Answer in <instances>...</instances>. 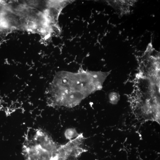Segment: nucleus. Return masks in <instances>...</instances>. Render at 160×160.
I'll return each mask as SVG.
<instances>
[{
    "label": "nucleus",
    "mask_w": 160,
    "mask_h": 160,
    "mask_svg": "<svg viewBox=\"0 0 160 160\" xmlns=\"http://www.w3.org/2000/svg\"><path fill=\"white\" fill-rule=\"evenodd\" d=\"M135 1V0H114L107 2L120 14L124 15L129 12L131 6Z\"/></svg>",
    "instance_id": "7ed1b4c3"
},
{
    "label": "nucleus",
    "mask_w": 160,
    "mask_h": 160,
    "mask_svg": "<svg viewBox=\"0 0 160 160\" xmlns=\"http://www.w3.org/2000/svg\"><path fill=\"white\" fill-rule=\"evenodd\" d=\"M103 72L80 69L77 72H57L48 90V104L53 107L72 108L90 95L102 88Z\"/></svg>",
    "instance_id": "f257e3e1"
},
{
    "label": "nucleus",
    "mask_w": 160,
    "mask_h": 160,
    "mask_svg": "<svg viewBox=\"0 0 160 160\" xmlns=\"http://www.w3.org/2000/svg\"><path fill=\"white\" fill-rule=\"evenodd\" d=\"M79 134L75 128H69L65 131L64 135L67 139L70 140L77 137Z\"/></svg>",
    "instance_id": "20e7f679"
},
{
    "label": "nucleus",
    "mask_w": 160,
    "mask_h": 160,
    "mask_svg": "<svg viewBox=\"0 0 160 160\" xmlns=\"http://www.w3.org/2000/svg\"><path fill=\"white\" fill-rule=\"evenodd\" d=\"M58 146L46 132L37 129L26 137L23 148L26 160H55Z\"/></svg>",
    "instance_id": "f03ea898"
}]
</instances>
